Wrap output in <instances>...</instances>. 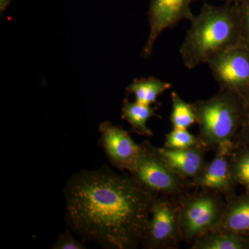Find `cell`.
<instances>
[{"label":"cell","mask_w":249,"mask_h":249,"mask_svg":"<svg viewBox=\"0 0 249 249\" xmlns=\"http://www.w3.org/2000/svg\"><path fill=\"white\" fill-rule=\"evenodd\" d=\"M226 206V200L215 192L201 189L189 192L178 201L183 242L191 245L196 239L217 225Z\"/></svg>","instance_id":"cell-5"},{"label":"cell","mask_w":249,"mask_h":249,"mask_svg":"<svg viewBox=\"0 0 249 249\" xmlns=\"http://www.w3.org/2000/svg\"><path fill=\"white\" fill-rule=\"evenodd\" d=\"M171 100L170 120L173 128L188 129L196 124V113L191 103H187L175 91L171 93Z\"/></svg>","instance_id":"cell-16"},{"label":"cell","mask_w":249,"mask_h":249,"mask_svg":"<svg viewBox=\"0 0 249 249\" xmlns=\"http://www.w3.org/2000/svg\"><path fill=\"white\" fill-rule=\"evenodd\" d=\"M230 165L236 184L245 187L249 193V149L234 147L230 154Z\"/></svg>","instance_id":"cell-17"},{"label":"cell","mask_w":249,"mask_h":249,"mask_svg":"<svg viewBox=\"0 0 249 249\" xmlns=\"http://www.w3.org/2000/svg\"><path fill=\"white\" fill-rule=\"evenodd\" d=\"M234 147L233 144H225L216 150L213 159L208 162L199 178L192 181L193 188L215 192L226 201L235 196L237 184L230 165V154Z\"/></svg>","instance_id":"cell-10"},{"label":"cell","mask_w":249,"mask_h":249,"mask_svg":"<svg viewBox=\"0 0 249 249\" xmlns=\"http://www.w3.org/2000/svg\"><path fill=\"white\" fill-rule=\"evenodd\" d=\"M121 116L132 127V131L139 136L152 137L153 133L147 125V121L152 117H159L151 106L137 101L130 102L124 100L121 109Z\"/></svg>","instance_id":"cell-14"},{"label":"cell","mask_w":249,"mask_h":249,"mask_svg":"<svg viewBox=\"0 0 249 249\" xmlns=\"http://www.w3.org/2000/svg\"><path fill=\"white\" fill-rule=\"evenodd\" d=\"M243 103L245 107V118L242 129H249V101Z\"/></svg>","instance_id":"cell-21"},{"label":"cell","mask_w":249,"mask_h":249,"mask_svg":"<svg viewBox=\"0 0 249 249\" xmlns=\"http://www.w3.org/2000/svg\"><path fill=\"white\" fill-rule=\"evenodd\" d=\"M183 242L179 221L178 201L158 196L151 213L142 245L146 249H176Z\"/></svg>","instance_id":"cell-6"},{"label":"cell","mask_w":249,"mask_h":249,"mask_svg":"<svg viewBox=\"0 0 249 249\" xmlns=\"http://www.w3.org/2000/svg\"><path fill=\"white\" fill-rule=\"evenodd\" d=\"M53 249H85L84 242L76 240L71 232L67 230L59 236L58 240L52 247Z\"/></svg>","instance_id":"cell-20"},{"label":"cell","mask_w":249,"mask_h":249,"mask_svg":"<svg viewBox=\"0 0 249 249\" xmlns=\"http://www.w3.org/2000/svg\"><path fill=\"white\" fill-rule=\"evenodd\" d=\"M155 148L160 158L170 169L191 183L199 178L208 163L206 160L208 151L202 146L186 149Z\"/></svg>","instance_id":"cell-11"},{"label":"cell","mask_w":249,"mask_h":249,"mask_svg":"<svg viewBox=\"0 0 249 249\" xmlns=\"http://www.w3.org/2000/svg\"><path fill=\"white\" fill-rule=\"evenodd\" d=\"M208 66L221 90L230 91L243 102L249 101V51L232 47L211 57Z\"/></svg>","instance_id":"cell-7"},{"label":"cell","mask_w":249,"mask_h":249,"mask_svg":"<svg viewBox=\"0 0 249 249\" xmlns=\"http://www.w3.org/2000/svg\"><path fill=\"white\" fill-rule=\"evenodd\" d=\"M212 231L249 237V194L226 201L222 217Z\"/></svg>","instance_id":"cell-12"},{"label":"cell","mask_w":249,"mask_h":249,"mask_svg":"<svg viewBox=\"0 0 249 249\" xmlns=\"http://www.w3.org/2000/svg\"><path fill=\"white\" fill-rule=\"evenodd\" d=\"M193 1H198V0H193ZM221 1H225L226 3H231V4H240L245 0H221Z\"/></svg>","instance_id":"cell-23"},{"label":"cell","mask_w":249,"mask_h":249,"mask_svg":"<svg viewBox=\"0 0 249 249\" xmlns=\"http://www.w3.org/2000/svg\"><path fill=\"white\" fill-rule=\"evenodd\" d=\"M202 146L197 136H194L186 129L173 128L165 134L163 147L170 149H186Z\"/></svg>","instance_id":"cell-18"},{"label":"cell","mask_w":249,"mask_h":249,"mask_svg":"<svg viewBox=\"0 0 249 249\" xmlns=\"http://www.w3.org/2000/svg\"><path fill=\"white\" fill-rule=\"evenodd\" d=\"M191 249H249V237L232 232L211 231L196 239Z\"/></svg>","instance_id":"cell-13"},{"label":"cell","mask_w":249,"mask_h":249,"mask_svg":"<svg viewBox=\"0 0 249 249\" xmlns=\"http://www.w3.org/2000/svg\"><path fill=\"white\" fill-rule=\"evenodd\" d=\"M193 0H150L148 9L150 27L148 38L142 49L147 58L152 53L157 39L162 31L178 24L181 21H191L194 15L191 4Z\"/></svg>","instance_id":"cell-8"},{"label":"cell","mask_w":249,"mask_h":249,"mask_svg":"<svg viewBox=\"0 0 249 249\" xmlns=\"http://www.w3.org/2000/svg\"><path fill=\"white\" fill-rule=\"evenodd\" d=\"M179 49L188 70L206 63L211 57L240 45L238 5L225 3L215 6L204 3L194 16Z\"/></svg>","instance_id":"cell-2"},{"label":"cell","mask_w":249,"mask_h":249,"mask_svg":"<svg viewBox=\"0 0 249 249\" xmlns=\"http://www.w3.org/2000/svg\"><path fill=\"white\" fill-rule=\"evenodd\" d=\"M172 85L155 77L135 79L128 85L126 91L133 95L135 101L152 106L157 103V97L171 88Z\"/></svg>","instance_id":"cell-15"},{"label":"cell","mask_w":249,"mask_h":249,"mask_svg":"<svg viewBox=\"0 0 249 249\" xmlns=\"http://www.w3.org/2000/svg\"><path fill=\"white\" fill-rule=\"evenodd\" d=\"M138 158L127 172L139 186L156 196L179 201L193 188L191 181L181 178L168 166L145 141Z\"/></svg>","instance_id":"cell-4"},{"label":"cell","mask_w":249,"mask_h":249,"mask_svg":"<svg viewBox=\"0 0 249 249\" xmlns=\"http://www.w3.org/2000/svg\"><path fill=\"white\" fill-rule=\"evenodd\" d=\"M69 227L83 242L112 249H136L142 243L157 196L133 178L107 166L82 170L65 189Z\"/></svg>","instance_id":"cell-1"},{"label":"cell","mask_w":249,"mask_h":249,"mask_svg":"<svg viewBox=\"0 0 249 249\" xmlns=\"http://www.w3.org/2000/svg\"><path fill=\"white\" fill-rule=\"evenodd\" d=\"M199 126L197 137L207 151L218 150L225 144L235 145L245 118L243 101L225 90L207 99L191 103Z\"/></svg>","instance_id":"cell-3"},{"label":"cell","mask_w":249,"mask_h":249,"mask_svg":"<svg viewBox=\"0 0 249 249\" xmlns=\"http://www.w3.org/2000/svg\"><path fill=\"white\" fill-rule=\"evenodd\" d=\"M237 5L240 13V45L249 51V0Z\"/></svg>","instance_id":"cell-19"},{"label":"cell","mask_w":249,"mask_h":249,"mask_svg":"<svg viewBox=\"0 0 249 249\" xmlns=\"http://www.w3.org/2000/svg\"><path fill=\"white\" fill-rule=\"evenodd\" d=\"M12 0H0V10L1 12H4L6 8L8 7L10 3Z\"/></svg>","instance_id":"cell-22"},{"label":"cell","mask_w":249,"mask_h":249,"mask_svg":"<svg viewBox=\"0 0 249 249\" xmlns=\"http://www.w3.org/2000/svg\"><path fill=\"white\" fill-rule=\"evenodd\" d=\"M101 146L112 166L121 171L128 172L142 152V143L134 142L121 126L109 121L100 124Z\"/></svg>","instance_id":"cell-9"}]
</instances>
